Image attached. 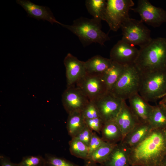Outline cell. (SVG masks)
<instances>
[{
    "label": "cell",
    "mask_w": 166,
    "mask_h": 166,
    "mask_svg": "<svg viewBox=\"0 0 166 166\" xmlns=\"http://www.w3.org/2000/svg\"><path fill=\"white\" fill-rule=\"evenodd\" d=\"M166 155V128L153 129L130 149V165L160 166Z\"/></svg>",
    "instance_id": "6da1fadb"
},
{
    "label": "cell",
    "mask_w": 166,
    "mask_h": 166,
    "mask_svg": "<svg viewBox=\"0 0 166 166\" xmlns=\"http://www.w3.org/2000/svg\"><path fill=\"white\" fill-rule=\"evenodd\" d=\"M134 64L142 73L166 70V39L152 38L140 48Z\"/></svg>",
    "instance_id": "7a4b0ae2"
},
{
    "label": "cell",
    "mask_w": 166,
    "mask_h": 166,
    "mask_svg": "<svg viewBox=\"0 0 166 166\" xmlns=\"http://www.w3.org/2000/svg\"><path fill=\"white\" fill-rule=\"evenodd\" d=\"M101 22L93 18L81 17L74 20L72 25H60L76 35L84 45L95 43L103 46L110 38L101 30Z\"/></svg>",
    "instance_id": "3957f363"
},
{
    "label": "cell",
    "mask_w": 166,
    "mask_h": 166,
    "mask_svg": "<svg viewBox=\"0 0 166 166\" xmlns=\"http://www.w3.org/2000/svg\"><path fill=\"white\" fill-rule=\"evenodd\" d=\"M141 73L134 64L125 66L121 75L110 92L123 100L139 92Z\"/></svg>",
    "instance_id": "277c9868"
},
{
    "label": "cell",
    "mask_w": 166,
    "mask_h": 166,
    "mask_svg": "<svg viewBox=\"0 0 166 166\" xmlns=\"http://www.w3.org/2000/svg\"><path fill=\"white\" fill-rule=\"evenodd\" d=\"M141 76L139 93L146 101L155 102L166 94V70L141 73Z\"/></svg>",
    "instance_id": "5b68a950"
},
{
    "label": "cell",
    "mask_w": 166,
    "mask_h": 166,
    "mask_svg": "<svg viewBox=\"0 0 166 166\" xmlns=\"http://www.w3.org/2000/svg\"><path fill=\"white\" fill-rule=\"evenodd\" d=\"M103 20L114 31L121 28L122 24L129 18V11L134 5L132 0H107Z\"/></svg>",
    "instance_id": "8992f818"
},
{
    "label": "cell",
    "mask_w": 166,
    "mask_h": 166,
    "mask_svg": "<svg viewBox=\"0 0 166 166\" xmlns=\"http://www.w3.org/2000/svg\"><path fill=\"white\" fill-rule=\"evenodd\" d=\"M122 39L140 48L148 44L152 38L150 30L140 20L129 18L121 26Z\"/></svg>",
    "instance_id": "52a82bcc"
},
{
    "label": "cell",
    "mask_w": 166,
    "mask_h": 166,
    "mask_svg": "<svg viewBox=\"0 0 166 166\" xmlns=\"http://www.w3.org/2000/svg\"><path fill=\"white\" fill-rule=\"evenodd\" d=\"M130 10L138 13L143 23L154 27L166 22V11L153 5L148 0H138L137 6Z\"/></svg>",
    "instance_id": "ba28073f"
},
{
    "label": "cell",
    "mask_w": 166,
    "mask_h": 166,
    "mask_svg": "<svg viewBox=\"0 0 166 166\" xmlns=\"http://www.w3.org/2000/svg\"><path fill=\"white\" fill-rule=\"evenodd\" d=\"M102 75L86 74L75 84L90 101H94L108 91Z\"/></svg>",
    "instance_id": "9c48e42d"
},
{
    "label": "cell",
    "mask_w": 166,
    "mask_h": 166,
    "mask_svg": "<svg viewBox=\"0 0 166 166\" xmlns=\"http://www.w3.org/2000/svg\"><path fill=\"white\" fill-rule=\"evenodd\" d=\"M123 100L108 91L94 102L100 117L104 122L115 120L121 108Z\"/></svg>",
    "instance_id": "30bf717a"
},
{
    "label": "cell",
    "mask_w": 166,
    "mask_h": 166,
    "mask_svg": "<svg viewBox=\"0 0 166 166\" xmlns=\"http://www.w3.org/2000/svg\"><path fill=\"white\" fill-rule=\"evenodd\" d=\"M89 101L83 92L75 85L67 87L62 95L63 106L68 114L81 112Z\"/></svg>",
    "instance_id": "8fae6325"
},
{
    "label": "cell",
    "mask_w": 166,
    "mask_h": 166,
    "mask_svg": "<svg viewBox=\"0 0 166 166\" xmlns=\"http://www.w3.org/2000/svg\"><path fill=\"white\" fill-rule=\"evenodd\" d=\"M139 49L135 46L121 39L111 49L110 59L124 66L134 64Z\"/></svg>",
    "instance_id": "7c38bea8"
},
{
    "label": "cell",
    "mask_w": 166,
    "mask_h": 166,
    "mask_svg": "<svg viewBox=\"0 0 166 166\" xmlns=\"http://www.w3.org/2000/svg\"><path fill=\"white\" fill-rule=\"evenodd\" d=\"M63 62L66 70L67 87L75 85L86 74L85 62L68 53Z\"/></svg>",
    "instance_id": "4fadbf2b"
},
{
    "label": "cell",
    "mask_w": 166,
    "mask_h": 166,
    "mask_svg": "<svg viewBox=\"0 0 166 166\" xmlns=\"http://www.w3.org/2000/svg\"><path fill=\"white\" fill-rule=\"evenodd\" d=\"M16 2L23 8L30 17L38 20L47 21L52 24L55 23L60 25L61 23L56 19L47 7L35 4L29 0H17Z\"/></svg>",
    "instance_id": "5bb4252c"
},
{
    "label": "cell",
    "mask_w": 166,
    "mask_h": 166,
    "mask_svg": "<svg viewBox=\"0 0 166 166\" xmlns=\"http://www.w3.org/2000/svg\"><path fill=\"white\" fill-rule=\"evenodd\" d=\"M128 100L129 106L139 123L148 122L153 106L139 93L134 94Z\"/></svg>",
    "instance_id": "9a60e30c"
},
{
    "label": "cell",
    "mask_w": 166,
    "mask_h": 166,
    "mask_svg": "<svg viewBox=\"0 0 166 166\" xmlns=\"http://www.w3.org/2000/svg\"><path fill=\"white\" fill-rule=\"evenodd\" d=\"M115 121L122 133L123 138L140 123L125 100L123 101L121 108Z\"/></svg>",
    "instance_id": "2e32d148"
},
{
    "label": "cell",
    "mask_w": 166,
    "mask_h": 166,
    "mask_svg": "<svg viewBox=\"0 0 166 166\" xmlns=\"http://www.w3.org/2000/svg\"><path fill=\"white\" fill-rule=\"evenodd\" d=\"M130 148L121 142L116 144L106 160L101 166H130Z\"/></svg>",
    "instance_id": "e0dca14e"
},
{
    "label": "cell",
    "mask_w": 166,
    "mask_h": 166,
    "mask_svg": "<svg viewBox=\"0 0 166 166\" xmlns=\"http://www.w3.org/2000/svg\"><path fill=\"white\" fill-rule=\"evenodd\" d=\"M152 129L148 122L139 123L121 142L131 149L140 142Z\"/></svg>",
    "instance_id": "ac0fdd59"
},
{
    "label": "cell",
    "mask_w": 166,
    "mask_h": 166,
    "mask_svg": "<svg viewBox=\"0 0 166 166\" xmlns=\"http://www.w3.org/2000/svg\"><path fill=\"white\" fill-rule=\"evenodd\" d=\"M112 62L110 58L96 55L85 62L86 73L93 75H102Z\"/></svg>",
    "instance_id": "d6986e66"
},
{
    "label": "cell",
    "mask_w": 166,
    "mask_h": 166,
    "mask_svg": "<svg viewBox=\"0 0 166 166\" xmlns=\"http://www.w3.org/2000/svg\"><path fill=\"white\" fill-rule=\"evenodd\" d=\"M101 132L102 140L109 143L117 144L123 138L122 133L115 121L105 122Z\"/></svg>",
    "instance_id": "ffe728a7"
},
{
    "label": "cell",
    "mask_w": 166,
    "mask_h": 166,
    "mask_svg": "<svg viewBox=\"0 0 166 166\" xmlns=\"http://www.w3.org/2000/svg\"><path fill=\"white\" fill-rule=\"evenodd\" d=\"M125 66L112 61L110 66L103 74L108 91H110L122 74Z\"/></svg>",
    "instance_id": "44dd1931"
},
{
    "label": "cell",
    "mask_w": 166,
    "mask_h": 166,
    "mask_svg": "<svg viewBox=\"0 0 166 166\" xmlns=\"http://www.w3.org/2000/svg\"><path fill=\"white\" fill-rule=\"evenodd\" d=\"M86 125L81 112H74L68 114L66 128L71 138L75 137Z\"/></svg>",
    "instance_id": "7402d4cb"
},
{
    "label": "cell",
    "mask_w": 166,
    "mask_h": 166,
    "mask_svg": "<svg viewBox=\"0 0 166 166\" xmlns=\"http://www.w3.org/2000/svg\"><path fill=\"white\" fill-rule=\"evenodd\" d=\"M148 123L153 129L166 128V108L159 104L153 106Z\"/></svg>",
    "instance_id": "603a6c76"
},
{
    "label": "cell",
    "mask_w": 166,
    "mask_h": 166,
    "mask_svg": "<svg viewBox=\"0 0 166 166\" xmlns=\"http://www.w3.org/2000/svg\"><path fill=\"white\" fill-rule=\"evenodd\" d=\"M116 144L105 142L89 156L87 160L102 164L107 159Z\"/></svg>",
    "instance_id": "cb8c5ba5"
},
{
    "label": "cell",
    "mask_w": 166,
    "mask_h": 166,
    "mask_svg": "<svg viewBox=\"0 0 166 166\" xmlns=\"http://www.w3.org/2000/svg\"><path fill=\"white\" fill-rule=\"evenodd\" d=\"M105 0H86L85 5L87 9L93 18L103 20L106 6Z\"/></svg>",
    "instance_id": "d4e9b609"
},
{
    "label": "cell",
    "mask_w": 166,
    "mask_h": 166,
    "mask_svg": "<svg viewBox=\"0 0 166 166\" xmlns=\"http://www.w3.org/2000/svg\"><path fill=\"white\" fill-rule=\"evenodd\" d=\"M69 144V151L72 155L85 161L88 160L89 155L88 146L75 137L71 138Z\"/></svg>",
    "instance_id": "484cf974"
},
{
    "label": "cell",
    "mask_w": 166,
    "mask_h": 166,
    "mask_svg": "<svg viewBox=\"0 0 166 166\" xmlns=\"http://www.w3.org/2000/svg\"><path fill=\"white\" fill-rule=\"evenodd\" d=\"M45 166H79L64 158L46 153L45 155Z\"/></svg>",
    "instance_id": "4316f807"
},
{
    "label": "cell",
    "mask_w": 166,
    "mask_h": 166,
    "mask_svg": "<svg viewBox=\"0 0 166 166\" xmlns=\"http://www.w3.org/2000/svg\"><path fill=\"white\" fill-rule=\"evenodd\" d=\"M17 164L18 166H45L44 157L39 155L24 156Z\"/></svg>",
    "instance_id": "83f0119b"
},
{
    "label": "cell",
    "mask_w": 166,
    "mask_h": 166,
    "mask_svg": "<svg viewBox=\"0 0 166 166\" xmlns=\"http://www.w3.org/2000/svg\"><path fill=\"white\" fill-rule=\"evenodd\" d=\"M85 119L100 117L98 108L93 101H90L81 112Z\"/></svg>",
    "instance_id": "f1b7e54d"
},
{
    "label": "cell",
    "mask_w": 166,
    "mask_h": 166,
    "mask_svg": "<svg viewBox=\"0 0 166 166\" xmlns=\"http://www.w3.org/2000/svg\"><path fill=\"white\" fill-rule=\"evenodd\" d=\"M87 126L92 131L100 134L104 122L101 117L85 119Z\"/></svg>",
    "instance_id": "f546056e"
},
{
    "label": "cell",
    "mask_w": 166,
    "mask_h": 166,
    "mask_svg": "<svg viewBox=\"0 0 166 166\" xmlns=\"http://www.w3.org/2000/svg\"><path fill=\"white\" fill-rule=\"evenodd\" d=\"M105 142L101 137H100L97 135L96 132H93L88 146L89 156L91 154L100 147Z\"/></svg>",
    "instance_id": "4dcf8cb0"
},
{
    "label": "cell",
    "mask_w": 166,
    "mask_h": 166,
    "mask_svg": "<svg viewBox=\"0 0 166 166\" xmlns=\"http://www.w3.org/2000/svg\"><path fill=\"white\" fill-rule=\"evenodd\" d=\"M93 132V131L86 125L75 137L77 138L88 146Z\"/></svg>",
    "instance_id": "1f68e13d"
},
{
    "label": "cell",
    "mask_w": 166,
    "mask_h": 166,
    "mask_svg": "<svg viewBox=\"0 0 166 166\" xmlns=\"http://www.w3.org/2000/svg\"><path fill=\"white\" fill-rule=\"evenodd\" d=\"M0 166H18V165L17 164L12 162L8 157L1 155Z\"/></svg>",
    "instance_id": "d6a6232c"
},
{
    "label": "cell",
    "mask_w": 166,
    "mask_h": 166,
    "mask_svg": "<svg viewBox=\"0 0 166 166\" xmlns=\"http://www.w3.org/2000/svg\"><path fill=\"white\" fill-rule=\"evenodd\" d=\"M83 166H101V165L100 164L86 160L85 161V163Z\"/></svg>",
    "instance_id": "836d02e7"
},
{
    "label": "cell",
    "mask_w": 166,
    "mask_h": 166,
    "mask_svg": "<svg viewBox=\"0 0 166 166\" xmlns=\"http://www.w3.org/2000/svg\"><path fill=\"white\" fill-rule=\"evenodd\" d=\"M161 99V100L159 102V104L166 105V95L163 97Z\"/></svg>",
    "instance_id": "e575fe53"
},
{
    "label": "cell",
    "mask_w": 166,
    "mask_h": 166,
    "mask_svg": "<svg viewBox=\"0 0 166 166\" xmlns=\"http://www.w3.org/2000/svg\"><path fill=\"white\" fill-rule=\"evenodd\" d=\"M160 166H166V162H162Z\"/></svg>",
    "instance_id": "d590c367"
},
{
    "label": "cell",
    "mask_w": 166,
    "mask_h": 166,
    "mask_svg": "<svg viewBox=\"0 0 166 166\" xmlns=\"http://www.w3.org/2000/svg\"><path fill=\"white\" fill-rule=\"evenodd\" d=\"M162 162H166V155L164 157V159L163 160V161Z\"/></svg>",
    "instance_id": "8d00e7d4"
},
{
    "label": "cell",
    "mask_w": 166,
    "mask_h": 166,
    "mask_svg": "<svg viewBox=\"0 0 166 166\" xmlns=\"http://www.w3.org/2000/svg\"><path fill=\"white\" fill-rule=\"evenodd\" d=\"M130 166H138V165H130Z\"/></svg>",
    "instance_id": "74e56055"
},
{
    "label": "cell",
    "mask_w": 166,
    "mask_h": 166,
    "mask_svg": "<svg viewBox=\"0 0 166 166\" xmlns=\"http://www.w3.org/2000/svg\"><path fill=\"white\" fill-rule=\"evenodd\" d=\"M164 105V106L166 107V105Z\"/></svg>",
    "instance_id": "f35d334b"
},
{
    "label": "cell",
    "mask_w": 166,
    "mask_h": 166,
    "mask_svg": "<svg viewBox=\"0 0 166 166\" xmlns=\"http://www.w3.org/2000/svg\"><path fill=\"white\" fill-rule=\"evenodd\" d=\"M166 94L164 96H166Z\"/></svg>",
    "instance_id": "ab89813d"
}]
</instances>
